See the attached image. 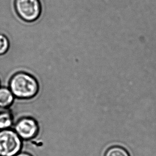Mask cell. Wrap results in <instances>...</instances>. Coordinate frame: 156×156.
Wrapping results in <instances>:
<instances>
[{"mask_svg":"<svg viewBox=\"0 0 156 156\" xmlns=\"http://www.w3.org/2000/svg\"><path fill=\"white\" fill-rule=\"evenodd\" d=\"M9 88L15 98L30 100L35 97L39 93V84L34 76L26 72H20L11 77Z\"/></svg>","mask_w":156,"mask_h":156,"instance_id":"obj_1","label":"cell"},{"mask_svg":"<svg viewBox=\"0 0 156 156\" xmlns=\"http://www.w3.org/2000/svg\"><path fill=\"white\" fill-rule=\"evenodd\" d=\"M23 141L11 129L0 130V156H15L20 152Z\"/></svg>","mask_w":156,"mask_h":156,"instance_id":"obj_2","label":"cell"},{"mask_svg":"<svg viewBox=\"0 0 156 156\" xmlns=\"http://www.w3.org/2000/svg\"><path fill=\"white\" fill-rule=\"evenodd\" d=\"M15 9L18 16L25 22L37 20L41 13L39 0H15Z\"/></svg>","mask_w":156,"mask_h":156,"instance_id":"obj_3","label":"cell"},{"mask_svg":"<svg viewBox=\"0 0 156 156\" xmlns=\"http://www.w3.org/2000/svg\"><path fill=\"white\" fill-rule=\"evenodd\" d=\"M14 130L22 140H30L38 134L39 124L32 117H23L16 122Z\"/></svg>","mask_w":156,"mask_h":156,"instance_id":"obj_4","label":"cell"},{"mask_svg":"<svg viewBox=\"0 0 156 156\" xmlns=\"http://www.w3.org/2000/svg\"><path fill=\"white\" fill-rule=\"evenodd\" d=\"M15 98L9 88L0 87V109H8L13 104Z\"/></svg>","mask_w":156,"mask_h":156,"instance_id":"obj_5","label":"cell"},{"mask_svg":"<svg viewBox=\"0 0 156 156\" xmlns=\"http://www.w3.org/2000/svg\"><path fill=\"white\" fill-rule=\"evenodd\" d=\"M13 124V115L10 111L7 109L0 112V130L10 129Z\"/></svg>","mask_w":156,"mask_h":156,"instance_id":"obj_6","label":"cell"},{"mask_svg":"<svg viewBox=\"0 0 156 156\" xmlns=\"http://www.w3.org/2000/svg\"><path fill=\"white\" fill-rule=\"evenodd\" d=\"M104 156H130L128 152L120 146H112L106 150Z\"/></svg>","mask_w":156,"mask_h":156,"instance_id":"obj_7","label":"cell"},{"mask_svg":"<svg viewBox=\"0 0 156 156\" xmlns=\"http://www.w3.org/2000/svg\"><path fill=\"white\" fill-rule=\"evenodd\" d=\"M10 42L5 35L0 33V56L5 55L9 50Z\"/></svg>","mask_w":156,"mask_h":156,"instance_id":"obj_8","label":"cell"},{"mask_svg":"<svg viewBox=\"0 0 156 156\" xmlns=\"http://www.w3.org/2000/svg\"><path fill=\"white\" fill-rule=\"evenodd\" d=\"M15 156H33L27 152H20L18 154H16Z\"/></svg>","mask_w":156,"mask_h":156,"instance_id":"obj_9","label":"cell"},{"mask_svg":"<svg viewBox=\"0 0 156 156\" xmlns=\"http://www.w3.org/2000/svg\"><path fill=\"white\" fill-rule=\"evenodd\" d=\"M0 85H1V83H0Z\"/></svg>","mask_w":156,"mask_h":156,"instance_id":"obj_10","label":"cell"}]
</instances>
